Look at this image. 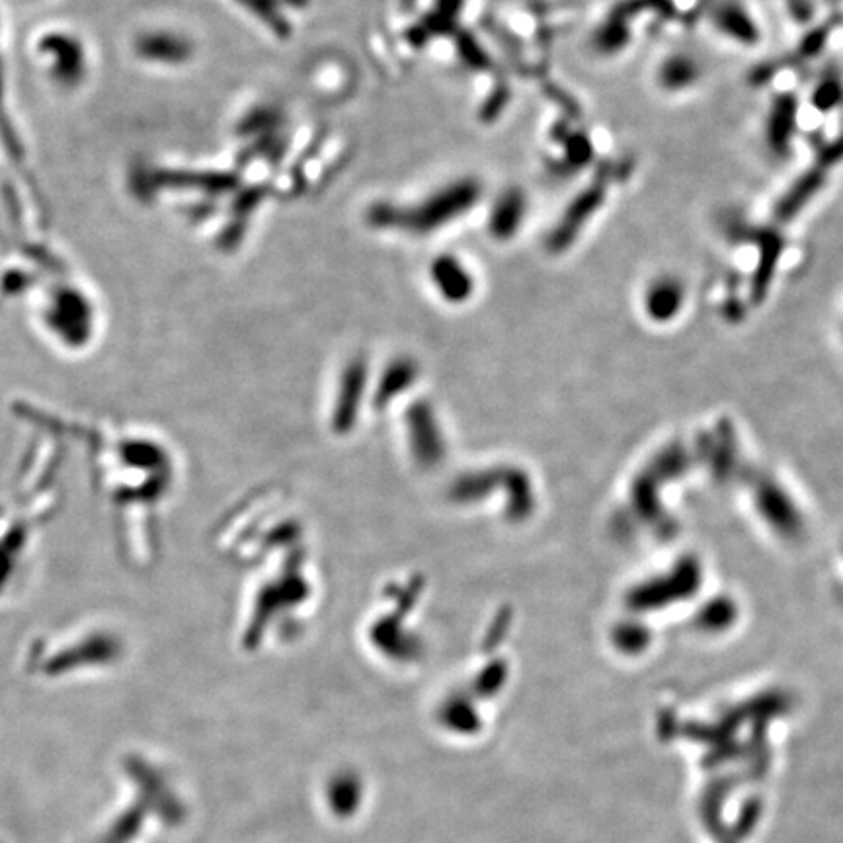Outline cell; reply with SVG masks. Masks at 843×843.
Listing matches in <instances>:
<instances>
[{
	"instance_id": "cell-3",
	"label": "cell",
	"mask_w": 843,
	"mask_h": 843,
	"mask_svg": "<svg viewBox=\"0 0 843 843\" xmlns=\"http://www.w3.org/2000/svg\"><path fill=\"white\" fill-rule=\"evenodd\" d=\"M525 217V198L520 192H510L498 200L492 211V233L498 239L512 237L522 227Z\"/></svg>"
},
{
	"instance_id": "cell-1",
	"label": "cell",
	"mask_w": 843,
	"mask_h": 843,
	"mask_svg": "<svg viewBox=\"0 0 843 843\" xmlns=\"http://www.w3.org/2000/svg\"><path fill=\"white\" fill-rule=\"evenodd\" d=\"M685 299V285L682 278L674 274H660L648 283L644 291V305L650 317L670 319L674 317Z\"/></svg>"
},
{
	"instance_id": "cell-2",
	"label": "cell",
	"mask_w": 843,
	"mask_h": 843,
	"mask_svg": "<svg viewBox=\"0 0 843 843\" xmlns=\"http://www.w3.org/2000/svg\"><path fill=\"white\" fill-rule=\"evenodd\" d=\"M703 77V67L699 59H695L691 53H672L666 59H662L656 81L660 88L666 92H683L693 86H697Z\"/></svg>"
},
{
	"instance_id": "cell-5",
	"label": "cell",
	"mask_w": 843,
	"mask_h": 843,
	"mask_svg": "<svg viewBox=\"0 0 843 843\" xmlns=\"http://www.w3.org/2000/svg\"><path fill=\"white\" fill-rule=\"evenodd\" d=\"M436 280H440L445 291H453V295H459L467 291L471 278L463 270V266L457 260H440L434 264Z\"/></svg>"
},
{
	"instance_id": "cell-4",
	"label": "cell",
	"mask_w": 843,
	"mask_h": 843,
	"mask_svg": "<svg viewBox=\"0 0 843 843\" xmlns=\"http://www.w3.org/2000/svg\"><path fill=\"white\" fill-rule=\"evenodd\" d=\"M713 18H715V26L723 32L724 36H728L732 40L752 43V41L758 40V36H760L754 20L736 4L724 6Z\"/></svg>"
}]
</instances>
